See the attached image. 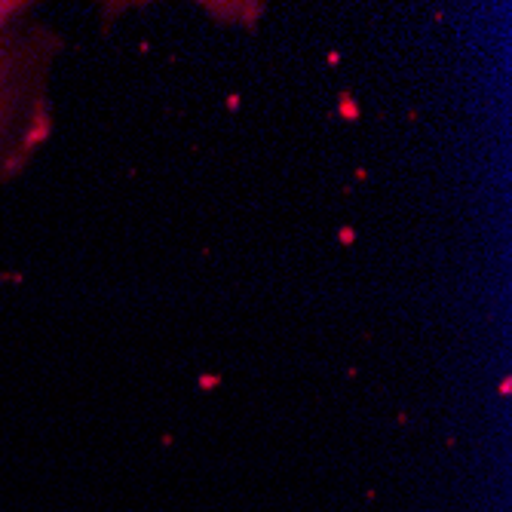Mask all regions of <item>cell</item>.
I'll return each instance as SVG.
<instances>
[{
    "label": "cell",
    "instance_id": "obj_2",
    "mask_svg": "<svg viewBox=\"0 0 512 512\" xmlns=\"http://www.w3.org/2000/svg\"><path fill=\"white\" fill-rule=\"evenodd\" d=\"M25 4H16V0H0V31L4 28H10V25H16L22 16H25Z\"/></svg>",
    "mask_w": 512,
    "mask_h": 512
},
{
    "label": "cell",
    "instance_id": "obj_1",
    "mask_svg": "<svg viewBox=\"0 0 512 512\" xmlns=\"http://www.w3.org/2000/svg\"><path fill=\"white\" fill-rule=\"evenodd\" d=\"M59 37L46 28L0 31V184L28 166L50 135V71Z\"/></svg>",
    "mask_w": 512,
    "mask_h": 512
}]
</instances>
